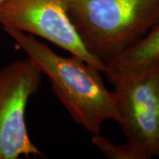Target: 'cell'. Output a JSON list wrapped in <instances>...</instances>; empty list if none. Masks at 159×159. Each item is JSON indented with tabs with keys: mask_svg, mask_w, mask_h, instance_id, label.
<instances>
[{
	"mask_svg": "<svg viewBox=\"0 0 159 159\" xmlns=\"http://www.w3.org/2000/svg\"><path fill=\"white\" fill-rule=\"evenodd\" d=\"M39 67L70 116L93 134H100L107 120L122 123L114 91L107 89L102 73L82 58L57 54L35 36L13 29H3Z\"/></svg>",
	"mask_w": 159,
	"mask_h": 159,
	"instance_id": "obj_1",
	"label": "cell"
},
{
	"mask_svg": "<svg viewBox=\"0 0 159 159\" xmlns=\"http://www.w3.org/2000/svg\"><path fill=\"white\" fill-rule=\"evenodd\" d=\"M105 75L119 102L126 142L114 144L97 134L92 143L107 158H159V59L130 70L108 67Z\"/></svg>",
	"mask_w": 159,
	"mask_h": 159,
	"instance_id": "obj_2",
	"label": "cell"
},
{
	"mask_svg": "<svg viewBox=\"0 0 159 159\" xmlns=\"http://www.w3.org/2000/svg\"><path fill=\"white\" fill-rule=\"evenodd\" d=\"M65 5L84 47L106 64L159 23V0H65Z\"/></svg>",
	"mask_w": 159,
	"mask_h": 159,
	"instance_id": "obj_3",
	"label": "cell"
},
{
	"mask_svg": "<svg viewBox=\"0 0 159 159\" xmlns=\"http://www.w3.org/2000/svg\"><path fill=\"white\" fill-rule=\"evenodd\" d=\"M43 74L30 57L0 68V159L44 157L32 142L26 125L30 97L42 84Z\"/></svg>",
	"mask_w": 159,
	"mask_h": 159,
	"instance_id": "obj_4",
	"label": "cell"
},
{
	"mask_svg": "<svg viewBox=\"0 0 159 159\" xmlns=\"http://www.w3.org/2000/svg\"><path fill=\"white\" fill-rule=\"evenodd\" d=\"M0 25L43 38L104 75L108 72V65L84 47L69 19L65 0H5L0 5Z\"/></svg>",
	"mask_w": 159,
	"mask_h": 159,
	"instance_id": "obj_5",
	"label": "cell"
},
{
	"mask_svg": "<svg viewBox=\"0 0 159 159\" xmlns=\"http://www.w3.org/2000/svg\"><path fill=\"white\" fill-rule=\"evenodd\" d=\"M157 59H159V23L143 38L107 65L109 68L114 70H130Z\"/></svg>",
	"mask_w": 159,
	"mask_h": 159,
	"instance_id": "obj_6",
	"label": "cell"
},
{
	"mask_svg": "<svg viewBox=\"0 0 159 159\" xmlns=\"http://www.w3.org/2000/svg\"><path fill=\"white\" fill-rule=\"evenodd\" d=\"M4 1H5V0H0V5H1V4H2V3L4 2Z\"/></svg>",
	"mask_w": 159,
	"mask_h": 159,
	"instance_id": "obj_7",
	"label": "cell"
}]
</instances>
